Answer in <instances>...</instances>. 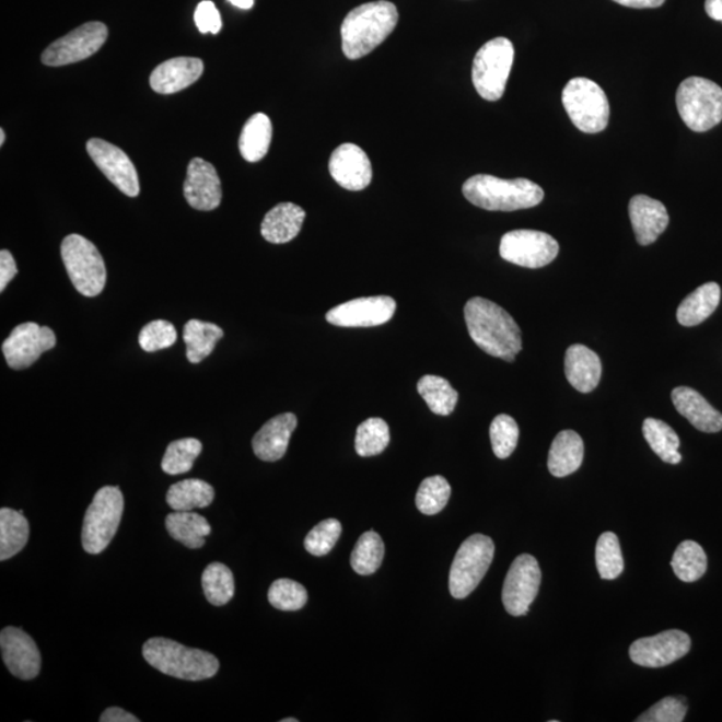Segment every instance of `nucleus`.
<instances>
[{"label":"nucleus","mask_w":722,"mask_h":722,"mask_svg":"<svg viewBox=\"0 0 722 722\" xmlns=\"http://www.w3.org/2000/svg\"><path fill=\"white\" fill-rule=\"evenodd\" d=\"M469 336L481 351L513 363L522 351V333L509 312L492 301L473 298L465 306Z\"/></svg>","instance_id":"obj_1"},{"label":"nucleus","mask_w":722,"mask_h":722,"mask_svg":"<svg viewBox=\"0 0 722 722\" xmlns=\"http://www.w3.org/2000/svg\"><path fill=\"white\" fill-rule=\"evenodd\" d=\"M177 329L166 321H155L144 325L138 342L144 352L161 351L176 345Z\"/></svg>","instance_id":"obj_46"},{"label":"nucleus","mask_w":722,"mask_h":722,"mask_svg":"<svg viewBox=\"0 0 722 722\" xmlns=\"http://www.w3.org/2000/svg\"><path fill=\"white\" fill-rule=\"evenodd\" d=\"M467 201L491 212H514V210L537 207L545 198L538 184L526 178L503 179L490 174H477L463 185Z\"/></svg>","instance_id":"obj_3"},{"label":"nucleus","mask_w":722,"mask_h":722,"mask_svg":"<svg viewBox=\"0 0 722 722\" xmlns=\"http://www.w3.org/2000/svg\"><path fill=\"white\" fill-rule=\"evenodd\" d=\"M0 649L5 666L16 678L33 679L40 672V653L38 647L26 631L14 626L4 628L0 633Z\"/></svg>","instance_id":"obj_18"},{"label":"nucleus","mask_w":722,"mask_h":722,"mask_svg":"<svg viewBox=\"0 0 722 722\" xmlns=\"http://www.w3.org/2000/svg\"><path fill=\"white\" fill-rule=\"evenodd\" d=\"M214 501V489L201 479H186L168 487L166 503L174 511L205 509Z\"/></svg>","instance_id":"obj_31"},{"label":"nucleus","mask_w":722,"mask_h":722,"mask_svg":"<svg viewBox=\"0 0 722 722\" xmlns=\"http://www.w3.org/2000/svg\"><path fill=\"white\" fill-rule=\"evenodd\" d=\"M195 21L201 34H219L222 28V21L219 10L213 2L203 0L197 5Z\"/></svg>","instance_id":"obj_48"},{"label":"nucleus","mask_w":722,"mask_h":722,"mask_svg":"<svg viewBox=\"0 0 722 722\" xmlns=\"http://www.w3.org/2000/svg\"><path fill=\"white\" fill-rule=\"evenodd\" d=\"M613 2L631 9H657L665 3V0H613Z\"/></svg>","instance_id":"obj_51"},{"label":"nucleus","mask_w":722,"mask_h":722,"mask_svg":"<svg viewBox=\"0 0 722 722\" xmlns=\"http://www.w3.org/2000/svg\"><path fill=\"white\" fill-rule=\"evenodd\" d=\"M203 62L198 58L178 57L156 66L150 75V86L159 94H174L200 80Z\"/></svg>","instance_id":"obj_22"},{"label":"nucleus","mask_w":722,"mask_h":722,"mask_svg":"<svg viewBox=\"0 0 722 722\" xmlns=\"http://www.w3.org/2000/svg\"><path fill=\"white\" fill-rule=\"evenodd\" d=\"M124 496L119 487L105 486L96 491L92 504L84 514L82 527L83 550L96 556L106 549L123 520Z\"/></svg>","instance_id":"obj_5"},{"label":"nucleus","mask_w":722,"mask_h":722,"mask_svg":"<svg viewBox=\"0 0 722 722\" xmlns=\"http://www.w3.org/2000/svg\"><path fill=\"white\" fill-rule=\"evenodd\" d=\"M595 562L602 580H616L622 574L625 563L619 540L614 533L601 535L595 546Z\"/></svg>","instance_id":"obj_41"},{"label":"nucleus","mask_w":722,"mask_h":722,"mask_svg":"<svg viewBox=\"0 0 722 722\" xmlns=\"http://www.w3.org/2000/svg\"><path fill=\"white\" fill-rule=\"evenodd\" d=\"M397 22L399 12L387 0L359 5L341 24L342 53L352 60L369 56L393 34Z\"/></svg>","instance_id":"obj_2"},{"label":"nucleus","mask_w":722,"mask_h":722,"mask_svg":"<svg viewBox=\"0 0 722 722\" xmlns=\"http://www.w3.org/2000/svg\"><path fill=\"white\" fill-rule=\"evenodd\" d=\"M499 253L505 261L523 268L538 269L556 260L559 245L550 234L521 229L504 234Z\"/></svg>","instance_id":"obj_11"},{"label":"nucleus","mask_w":722,"mask_h":722,"mask_svg":"<svg viewBox=\"0 0 722 722\" xmlns=\"http://www.w3.org/2000/svg\"><path fill=\"white\" fill-rule=\"evenodd\" d=\"M60 253L77 291L86 298L98 296L106 286V267L92 241L81 234H70L62 241Z\"/></svg>","instance_id":"obj_8"},{"label":"nucleus","mask_w":722,"mask_h":722,"mask_svg":"<svg viewBox=\"0 0 722 722\" xmlns=\"http://www.w3.org/2000/svg\"><path fill=\"white\" fill-rule=\"evenodd\" d=\"M142 655L156 671L186 682L212 678L220 669V662L213 654L186 648L164 637L150 638L144 642Z\"/></svg>","instance_id":"obj_4"},{"label":"nucleus","mask_w":722,"mask_h":722,"mask_svg":"<svg viewBox=\"0 0 722 722\" xmlns=\"http://www.w3.org/2000/svg\"><path fill=\"white\" fill-rule=\"evenodd\" d=\"M202 589L209 604L224 606L234 595V578L224 563H210L202 573Z\"/></svg>","instance_id":"obj_37"},{"label":"nucleus","mask_w":722,"mask_h":722,"mask_svg":"<svg viewBox=\"0 0 722 722\" xmlns=\"http://www.w3.org/2000/svg\"><path fill=\"white\" fill-rule=\"evenodd\" d=\"M642 432L650 447L662 461L671 465H678L683 461L682 454L678 453L679 438L665 421L648 418L643 421Z\"/></svg>","instance_id":"obj_34"},{"label":"nucleus","mask_w":722,"mask_h":722,"mask_svg":"<svg viewBox=\"0 0 722 722\" xmlns=\"http://www.w3.org/2000/svg\"><path fill=\"white\" fill-rule=\"evenodd\" d=\"M269 604L276 609L296 612L303 609L308 601V593L301 583L281 578L272 583L268 592Z\"/></svg>","instance_id":"obj_43"},{"label":"nucleus","mask_w":722,"mask_h":722,"mask_svg":"<svg viewBox=\"0 0 722 722\" xmlns=\"http://www.w3.org/2000/svg\"><path fill=\"white\" fill-rule=\"evenodd\" d=\"M706 11L712 20L722 22V0H707Z\"/></svg>","instance_id":"obj_52"},{"label":"nucleus","mask_w":722,"mask_h":722,"mask_svg":"<svg viewBox=\"0 0 722 722\" xmlns=\"http://www.w3.org/2000/svg\"><path fill=\"white\" fill-rule=\"evenodd\" d=\"M108 30L106 24L101 22H89L77 27L74 32L62 36L42 54V62L51 68L81 62L88 59L102 46L107 39Z\"/></svg>","instance_id":"obj_12"},{"label":"nucleus","mask_w":722,"mask_h":722,"mask_svg":"<svg viewBox=\"0 0 722 722\" xmlns=\"http://www.w3.org/2000/svg\"><path fill=\"white\" fill-rule=\"evenodd\" d=\"M496 546L484 534H474L463 542L450 570V593L456 599L468 597L484 580L492 563Z\"/></svg>","instance_id":"obj_10"},{"label":"nucleus","mask_w":722,"mask_h":722,"mask_svg":"<svg viewBox=\"0 0 722 722\" xmlns=\"http://www.w3.org/2000/svg\"><path fill=\"white\" fill-rule=\"evenodd\" d=\"M165 526L171 537L188 549H201L212 532L207 517L191 511H174L166 516Z\"/></svg>","instance_id":"obj_29"},{"label":"nucleus","mask_w":722,"mask_h":722,"mask_svg":"<svg viewBox=\"0 0 722 722\" xmlns=\"http://www.w3.org/2000/svg\"><path fill=\"white\" fill-rule=\"evenodd\" d=\"M384 558V544L381 535L366 532L357 542L352 551V569L360 575H371L381 568Z\"/></svg>","instance_id":"obj_38"},{"label":"nucleus","mask_w":722,"mask_h":722,"mask_svg":"<svg viewBox=\"0 0 722 722\" xmlns=\"http://www.w3.org/2000/svg\"><path fill=\"white\" fill-rule=\"evenodd\" d=\"M721 289L715 282H708L690 293L677 310V321L684 327H695L701 324L718 310Z\"/></svg>","instance_id":"obj_28"},{"label":"nucleus","mask_w":722,"mask_h":722,"mask_svg":"<svg viewBox=\"0 0 722 722\" xmlns=\"http://www.w3.org/2000/svg\"><path fill=\"white\" fill-rule=\"evenodd\" d=\"M222 336H224V330L213 323L201 321L186 323L184 328L186 358L193 364L201 363L214 351V347Z\"/></svg>","instance_id":"obj_32"},{"label":"nucleus","mask_w":722,"mask_h":722,"mask_svg":"<svg viewBox=\"0 0 722 722\" xmlns=\"http://www.w3.org/2000/svg\"><path fill=\"white\" fill-rule=\"evenodd\" d=\"M514 56V45L503 36L479 48L473 65V83L481 98L490 102L502 98Z\"/></svg>","instance_id":"obj_9"},{"label":"nucleus","mask_w":722,"mask_h":722,"mask_svg":"<svg viewBox=\"0 0 722 722\" xmlns=\"http://www.w3.org/2000/svg\"><path fill=\"white\" fill-rule=\"evenodd\" d=\"M18 273L16 263L9 251L0 252V292H4L9 282Z\"/></svg>","instance_id":"obj_49"},{"label":"nucleus","mask_w":722,"mask_h":722,"mask_svg":"<svg viewBox=\"0 0 722 722\" xmlns=\"http://www.w3.org/2000/svg\"><path fill=\"white\" fill-rule=\"evenodd\" d=\"M540 581L537 559L529 554L516 557L504 580L502 601L505 612L514 617L526 616L529 606L537 598Z\"/></svg>","instance_id":"obj_13"},{"label":"nucleus","mask_w":722,"mask_h":722,"mask_svg":"<svg viewBox=\"0 0 722 722\" xmlns=\"http://www.w3.org/2000/svg\"><path fill=\"white\" fill-rule=\"evenodd\" d=\"M202 451V443L195 438L179 439L167 445L162 469L168 475L189 473Z\"/></svg>","instance_id":"obj_40"},{"label":"nucleus","mask_w":722,"mask_h":722,"mask_svg":"<svg viewBox=\"0 0 722 722\" xmlns=\"http://www.w3.org/2000/svg\"><path fill=\"white\" fill-rule=\"evenodd\" d=\"M564 373L568 381L582 394L592 393L601 381L602 365L598 354L582 346H571L566 351Z\"/></svg>","instance_id":"obj_25"},{"label":"nucleus","mask_w":722,"mask_h":722,"mask_svg":"<svg viewBox=\"0 0 722 722\" xmlns=\"http://www.w3.org/2000/svg\"><path fill=\"white\" fill-rule=\"evenodd\" d=\"M389 427L381 418H371L358 427L354 449L360 456L369 457L382 454L389 444Z\"/></svg>","instance_id":"obj_39"},{"label":"nucleus","mask_w":722,"mask_h":722,"mask_svg":"<svg viewBox=\"0 0 722 722\" xmlns=\"http://www.w3.org/2000/svg\"><path fill=\"white\" fill-rule=\"evenodd\" d=\"M676 102L679 117L690 130L708 131L722 120V89L706 78H686L679 84Z\"/></svg>","instance_id":"obj_6"},{"label":"nucleus","mask_w":722,"mask_h":722,"mask_svg":"<svg viewBox=\"0 0 722 722\" xmlns=\"http://www.w3.org/2000/svg\"><path fill=\"white\" fill-rule=\"evenodd\" d=\"M272 123L264 113L252 116L240 136V153L248 162H258L267 155L272 142Z\"/></svg>","instance_id":"obj_30"},{"label":"nucleus","mask_w":722,"mask_h":722,"mask_svg":"<svg viewBox=\"0 0 722 722\" xmlns=\"http://www.w3.org/2000/svg\"><path fill=\"white\" fill-rule=\"evenodd\" d=\"M184 195L191 208L202 212L219 208L222 190L216 167L202 159H193L186 174Z\"/></svg>","instance_id":"obj_20"},{"label":"nucleus","mask_w":722,"mask_h":722,"mask_svg":"<svg viewBox=\"0 0 722 722\" xmlns=\"http://www.w3.org/2000/svg\"><path fill=\"white\" fill-rule=\"evenodd\" d=\"M56 345L57 337L53 329L36 323H24L12 329L3 342L2 351L10 369L24 370Z\"/></svg>","instance_id":"obj_14"},{"label":"nucleus","mask_w":722,"mask_h":722,"mask_svg":"<svg viewBox=\"0 0 722 722\" xmlns=\"http://www.w3.org/2000/svg\"><path fill=\"white\" fill-rule=\"evenodd\" d=\"M562 104L575 128L587 135H597L609 124V100L599 84L587 78H573L566 84Z\"/></svg>","instance_id":"obj_7"},{"label":"nucleus","mask_w":722,"mask_h":722,"mask_svg":"<svg viewBox=\"0 0 722 722\" xmlns=\"http://www.w3.org/2000/svg\"><path fill=\"white\" fill-rule=\"evenodd\" d=\"M101 722H140L135 714L126 712V710L112 707L105 710L100 718Z\"/></svg>","instance_id":"obj_50"},{"label":"nucleus","mask_w":722,"mask_h":722,"mask_svg":"<svg viewBox=\"0 0 722 722\" xmlns=\"http://www.w3.org/2000/svg\"><path fill=\"white\" fill-rule=\"evenodd\" d=\"M228 2H231L233 5H236V8L243 10H249L253 8V4H255V0H228Z\"/></svg>","instance_id":"obj_53"},{"label":"nucleus","mask_w":722,"mask_h":722,"mask_svg":"<svg viewBox=\"0 0 722 722\" xmlns=\"http://www.w3.org/2000/svg\"><path fill=\"white\" fill-rule=\"evenodd\" d=\"M4 140H5V132L2 129V130H0V147H2V144L4 143Z\"/></svg>","instance_id":"obj_54"},{"label":"nucleus","mask_w":722,"mask_h":722,"mask_svg":"<svg viewBox=\"0 0 722 722\" xmlns=\"http://www.w3.org/2000/svg\"><path fill=\"white\" fill-rule=\"evenodd\" d=\"M396 301L389 296L360 298L335 306L327 322L342 328H370L388 323L394 317Z\"/></svg>","instance_id":"obj_16"},{"label":"nucleus","mask_w":722,"mask_h":722,"mask_svg":"<svg viewBox=\"0 0 722 722\" xmlns=\"http://www.w3.org/2000/svg\"><path fill=\"white\" fill-rule=\"evenodd\" d=\"M329 173L341 188L351 191L369 188L372 180L369 155L354 143H342L335 150L329 160Z\"/></svg>","instance_id":"obj_19"},{"label":"nucleus","mask_w":722,"mask_h":722,"mask_svg":"<svg viewBox=\"0 0 722 722\" xmlns=\"http://www.w3.org/2000/svg\"><path fill=\"white\" fill-rule=\"evenodd\" d=\"M583 455L585 445L582 438L575 431L566 430L554 439L547 466L554 477L564 478L581 467Z\"/></svg>","instance_id":"obj_27"},{"label":"nucleus","mask_w":722,"mask_h":722,"mask_svg":"<svg viewBox=\"0 0 722 722\" xmlns=\"http://www.w3.org/2000/svg\"><path fill=\"white\" fill-rule=\"evenodd\" d=\"M490 439L493 454L499 459H508L514 453L517 439H520V427L510 415H498L490 426Z\"/></svg>","instance_id":"obj_44"},{"label":"nucleus","mask_w":722,"mask_h":722,"mask_svg":"<svg viewBox=\"0 0 722 722\" xmlns=\"http://www.w3.org/2000/svg\"><path fill=\"white\" fill-rule=\"evenodd\" d=\"M691 640L685 631L666 630L653 637L640 638L629 649L630 660L645 667L673 664L689 653Z\"/></svg>","instance_id":"obj_17"},{"label":"nucleus","mask_w":722,"mask_h":722,"mask_svg":"<svg viewBox=\"0 0 722 722\" xmlns=\"http://www.w3.org/2000/svg\"><path fill=\"white\" fill-rule=\"evenodd\" d=\"M298 427L296 415H277L265 423L253 438L252 447L258 459L277 462L286 455L289 441Z\"/></svg>","instance_id":"obj_23"},{"label":"nucleus","mask_w":722,"mask_h":722,"mask_svg":"<svg viewBox=\"0 0 722 722\" xmlns=\"http://www.w3.org/2000/svg\"><path fill=\"white\" fill-rule=\"evenodd\" d=\"M629 216L637 243L643 246L655 243L669 225L665 205L643 195L631 198Z\"/></svg>","instance_id":"obj_21"},{"label":"nucleus","mask_w":722,"mask_h":722,"mask_svg":"<svg viewBox=\"0 0 722 722\" xmlns=\"http://www.w3.org/2000/svg\"><path fill=\"white\" fill-rule=\"evenodd\" d=\"M451 486L447 479L435 475L421 481L417 493V508L424 515H435L447 505Z\"/></svg>","instance_id":"obj_42"},{"label":"nucleus","mask_w":722,"mask_h":722,"mask_svg":"<svg viewBox=\"0 0 722 722\" xmlns=\"http://www.w3.org/2000/svg\"><path fill=\"white\" fill-rule=\"evenodd\" d=\"M30 526L21 511L0 510V561L15 557L27 545Z\"/></svg>","instance_id":"obj_33"},{"label":"nucleus","mask_w":722,"mask_h":722,"mask_svg":"<svg viewBox=\"0 0 722 722\" xmlns=\"http://www.w3.org/2000/svg\"><path fill=\"white\" fill-rule=\"evenodd\" d=\"M672 400L677 411L698 431L713 433L722 430V414L710 406L706 397L694 388H674Z\"/></svg>","instance_id":"obj_24"},{"label":"nucleus","mask_w":722,"mask_h":722,"mask_svg":"<svg viewBox=\"0 0 722 722\" xmlns=\"http://www.w3.org/2000/svg\"><path fill=\"white\" fill-rule=\"evenodd\" d=\"M298 721H299L298 719H284V720H281V722H298Z\"/></svg>","instance_id":"obj_55"},{"label":"nucleus","mask_w":722,"mask_h":722,"mask_svg":"<svg viewBox=\"0 0 722 722\" xmlns=\"http://www.w3.org/2000/svg\"><path fill=\"white\" fill-rule=\"evenodd\" d=\"M305 212L299 205L292 202H282L270 209L264 217L261 224V234L270 244H287L303 228Z\"/></svg>","instance_id":"obj_26"},{"label":"nucleus","mask_w":722,"mask_h":722,"mask_svg":"<svg viewBox=\"0 0 722 722\" xmlns=\"http://www.w3.org/2000/svg\"><path fill=\"white\" fill-rule=\"evenodd\" d=\"M688 706L683 697H665L638 718L637 722H683Z\"/></svg>","instance_id":"obj_47"},{"label":"nucleus","mask_w":722,"mask_h":722,"mask_svg":"<svg viewBox=\"0 0 722 722\" xmlns=\"http://www.w3.org/2000/svg\"><path fill=\"white\" fill-rule=\"evenodd\" d=\"M341 535V523L334 517L313 527L304 540L305 550L315 557H324L334 549Z\"/></svg>","instance_id":"obj_45"},{"label":"nucleus","mask_w":722,"mask_h":722,"mask_svg":"<svg viewBox=\"0 0 722 722\" xmlns=\"http://www.w3.org/2000/svg\"><path fill=\"white\" fill-rule=\"evenodd\" d=\"M418 393L435 415L449 417L454 412L459 394L445 379L426 375L418 383Z\"/></svg>","instance_id":"obj_35"},{"label":"nucleus","mask_w":722,"mask_h":722,"mask_svg":"<svg viewBox=\"0 0 722 722\" xmlns=\"http://www.w3.org/2000/svg\"><path fill=\"white\" fill-rule=\"evenodd\" d=\"M674 574L684 582H696L707 573L708 558L702 547L694 540H684L672 559Z\"/></svg>","instance_id":"obj_36"},{"label":"nucleus","mask_w":722,"mask_h":722,"mask_svg":"<svg viewBox=\"0 0 722 722\" xmlns=\"http://www.w3.org/2000/svg\"><path fill=\"white\" fill-rule=\"evenodd\" d=\"M86 147L94 164L114 186H117L126 196L140 195V179H138L136 166L123 149L101 140V138H93Z\"/></svg>","instance_id":"obj_15"}]
</instances>
